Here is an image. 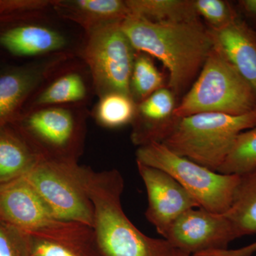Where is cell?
I'll return each instance as SVG.
<instances>
[{"label": "cell", "mask_w": 256, "mask_h": 256, "mask_svg": "<svg viewBox=\"0 0 256 256\" xmlns=\"http://www.w3.org/2000/svg\"><path fill=\"white\" fill-rule=\"evenodd\" d=\"M256 168V126L239 134L217 172L242 175Z\"/></svg>", "instance_id": "cb8c5ba5"}, {"label": "cell", "mask_w": 256, "mask_h": 256, "mask_svg": "<svg viewBox=\"0 0 256 256\" xmlns=\"http://www.w3.org/2000/svg\"><path fill=\"white\" fill-rule=\"evenodd\" d=\"M136 161L172 176L196 200L200 208L224 214L232 205L239 175L220 174L178 156L156 142L138 146Z\"/></svg>", "instance_id": "52a82bcc"}, {"label": "cell", "mask_w": 256, "mask_h": 256, "mask_svg": "<svg viewBox=\"0 0 256 256\" xmlns=\"http://www.w3.org/2000/svg\"><path fill=\"white\" fill-rule=\"evenodd\" d=\"M90 114L101 127L116 129L132 124L137 104L131 96L110 92L98 98Z\"/></svg>", "instance_id": "7402d4cb"}, {"label": "cell", "mask_w": 256, "mask_h": 256, "mask_svg": "<svg viewBox=\"0 0 256 256\" xmlns=\"http://www.w3.org/2000/svg\"><path fill=\"white\" fill-rule=\"evenodd\" d=\"M136 52L121 24L86 35L80 58L90 70L96 96L121 92L130 96V80Z\"/></svg>", "instance_id": "9c48e42d"}, {"label": "cell", "mask_w": 256, "mask_h": 256, "mask_svg": "<svg viewBox=\"0 0 256 256\" xmlns=\"http://www.w3.org/2000/svg\"><path fill=\"white\" fill-rule=\"evenodd\" d=\"M31 256H104L96 242L92 228L79 236L52 240L31 236Z\"/></svg>", "instance_id": "44dd1931"}, {"label": "cell", "mask_w": 256, "mask_h": 256, "mask_svg": "<svg viewBox=\"0 0 256 256\" xmlns=\"http://www.w3.org/2000/svg\"><path fill=\"white\" fill-rule=\"evenodd\" d=\"M256 126V110L242 116L202 112L180 118L162 144L217 172L239 134Z\"/></svg>", "instance_id": "277c9868"}, {"label": "cell", "mask_w": 256, "mask_h": 256, "mask_svg": "<svg viewBox=\"0 0 256 256\" xmlns=\"http://www.w3.org/2000/svg\"><path fill=\"white\" fill-rule=\"evenodd\" d=\"M146 186L148 207L146 216L164 238L173 223L183 214L200 208L196 200L172 176L162 170L137 162Z\"/></svg>", "instance_id": "4fadbf2b"}, {"label": "cell", "mask_w": 256, "mask_h": 256, "mask_svg": "<svg viewBox=\"0 0 256 256\" xmlns=\"http://www.w3.org/2000/svg\"><path fill=\"white\" fill-rule=\"evenodd\" d=\"M85 32L54 8L18 18H0V62L24 64L55 56L80 57Z\"/></svg>", "instance_id": "3957f363"}, {"label": "cell", "mask_w": 256, "mask_h": 256, "mask_svg": "<svg viewBox=\"0 0 256 256\" xmlns=\"http://www.w3.org/2000/svg\"><path fill=\"white\" fill-rule=\"evenodd\" d=\"M53 8L58 16L76 25L86 35L121 24L130 14L122 0H56Z\"/></svg>", "instance_id": "e0dca14e"}, {"label": "cell", "mask_w": 256, "mask_h": 256, "mask_svg": "<svg viewBox=\"0 0 256 256\" xmlns=\"http://www.w3.org/2000/svg\"><path fill=\"white\" fill-rule=\"evenodd\" d=\"M164 87V77L154 65L151 56L136 52L130 80V92L132 100L138 105Z\"/></svg>", "instance_id": "603a6c76"}, {"label": "cell", "mask_w": 256, "mask_h": 256, "mask_svg": "<svg viewBox=\"0 0 256 256\" xmlns=\"http://www.w3.org/2000/svg\"><path fill=\"white\" fill-rule=\"evenodd\" d=\"M256 110V92L222 55L212 48L174 117L202 112L242 116Z\"/></svg>", "instance_id": "8992f818"}, {"label": "cell", "mask_w": 256, "mask_h": 256, "mask_svg": "<svg viewBox=\"0 0 256 256\" xmlns=\"http://www.w3.org/2000/svg\"><path fill=\"white\" fill-rule=\"evenodd\" d=\"M213 48L256 92V33L240 18L218 30H208Z\"/></svg>", "instance_id": "9a60e30c"}, {"label": "cell", "mask_w": 256, "mask_h": 256, "mask_svg": "<svg viewBox=\"0 0 256 256\" xmlns=\"http://www.w3.org/2000/svg\"><path fill=\"white\" fill-rule=\"evenodd\" d=\"M94 95L92 77L86 64L80 57H74L50 74L22 114L50 106H87Z\"/></svg>", "instance_id": "5bb4252c"}, {"label": "cell", "mask_w": 256, "mask_h": 256, "mask_svg": "<svg viewBox=\"0 0 256 256\" xmlns=\"http://www.w3.org/2000/svg\"><path fill=\"white\" fill-rule=\"evenodd\" d=\"M0 220L40 238L50 236L67 222L55 218L22 178L0 185Z\"/></svg>", "instance_id": "7c38bea8"}, {"label": "cell", "mask_w": 256, "mask_h": 256, "mask_svg": "<svg viewBox=\"0 0 256 256\" xmlns=\"http://www.w3.org/2000/svg\"><path fill=\"white\" fill-rule=\"evenodd\" d=\"M238 5L248 18L256 22V0H242Z\"/></svg>", "instance_id": "83f0119b"}, {"label": "cell", "mask_w": 256, "mask_h": 256, "mask_svg": "<svg viewBox=\"0 0 256 256\" xmlns=\"http://www.w3.org/2000/svg\"><path fill=\"white\" fill-rule=\"evenodd\" d=\"M175 97L164 87L138 104L132 122L133 144L138 148L152 142L162 143L168 137L178 120L174 117Z\"/></svg>", "instance_id": "2e32d148"}, {"label": "cell", "mask_w": 256, "mask_h": 256, "mask_svg": "<svg viewBox=\"0 0 256 256\" xmlns=\"http://www.w3.org/2000/svg\"><path fill=\"white\" fill-rule=\"evenodd\" d=\"M224 214L232 222L238 238L256 234V168L239 175L233 202Z\"/></svg>", "instance_id": "d6986e66"}, {"label": "cell", "mask_w": 256, "mask_h": 256, "mask_svg": "<svg viewBox=\"0 0 256 256\" xmlns=\"http://www.w3.org/2000/svg\"><path fill=\"white\" fill-rule=\"evenodd\" d=\"M41 160L12 124L0 126V185L22 178Z\"/></svg>", "instance_id": "ac0fdd59"}, {"label": "cell", "mask_w": 256, "mask_h": 256, "mask_svg": "<svg viewBox=\"0 0 256 256\" xmlns=\"http://www.w3.org/2000/svg\"><path fill=\"white\" fill-rule=\"evenodd\" d=\"M90 116L86 106H50L24 112L10 124L42 160L78 162Z\"/></svg>", "instance_id": "5b68a950"}, {"label": "cell", "mask_w": 256, "mask_h": 256, "mask_svg": "<svg viewBox=\"0 0 256 256\" xmlns=\"http://www.w3.org/2000/svg\"><path fill=\"white\" fill-rule=\"evenodd\" d=\"M195 10L210 25V30H218L238 18L230 3L224 0H194Z\"/></svg>", "instance_id": "d4e9b609"}, {"label": "cell", "mask_w": 256, "mask_h": 256, "mask_svg": "<svg viewBox=\"0 0 256 256\" xmlns=\"http://www.w3.org/2000/svg\"><path fill=\"white\" fill-rule=\"evenodd\" d=\"M78 162L42 160L22 176L57 220L92 228L94 206L82 188Z\"/></svg>", "instance_id": "ba28073f"}, {"label": "cell", "mask_w": 256, "mask_h": 256, "mask_svg": "<svg viewBox=\"0 0 256 256\" xmlns=\"http://www.w3.org/2000/svg\"><path fill=\"white\" fill-rule=\"evenodd\" d=\"M163 238L184 254L202 256L228 249L238 237L225 214L194 208L175 220Z\"/></svg>", "instance_id": "30bf717a"}, {"label": "cell", "mask_w": 256, "mask_h": 256, "mask_svg": "<svg viewBox=\"0 0 256 256\" xmlns=\"http://www.w3.org/2000/svg\"><path fill=\"white\" fill-rule=\"evenodd\" d=\"M121 28L136 52L158 58L168 69V88L175 96L191 85L213 48L208 30L198 18L153 22L130 14Z\"/></svg>", "instance_id": "6da1fadb"}, {"label": "cell", "mask_w": 256, "mask_h": 256, "mask_svg": "<svg viewBox=\"0 0 256 256\" xmlns=\"http://www.w3.org/2000/svg\"><path fill=\"white\" fill-rule=\"evenodd\" d=\"M56 0H0V18H18L54 8Z\"/></svg>", "instance_id": "4316f807"}, {"label": "cell", "mask_w": 256, "mask_h": 256, "mask_svg": "<svg viewBox=\"0 0 256 256\" xmlns=\"http://www.w3.org/2000/svg\"><path fill=\"white\" fill-rule=\"evenodd\" d=\"M78 176L94 210L92 226L104 256H190L174 248L164 238L148 236L124 212V178L118 170L95 172L80 166Z\"/></svg>", "instance_id": "7a4b0ae2"}, {"label": "cell", "mask_w": 256, "mask_h": 256, "mask_svg": "<svg viewBox=\"0 0 256 256\" xmlns=\"http://www.w3.org/2000/svg\"><path fill=\"white\" fill-rule=\"evenodd\" d=\"M130 14L153 22H174L198 18L194 0H126Z\"/></svg>", "instance_id": "ffe728a7"}, {"label": "cell", "mask_w": 256, "mask_h": 256, "mask_svg": "<svg viewBox=\"0 0 256 256\" xmlns=\"http://www.w3.org/2000/svg\"><path fill=\"white\" fill-rule=\"evenodd\" d=\"M74 56H55L24 64L0 62V126L12 124L42 84Z\"/></svg>", "instance_id": "8fae6325"}, {"label": "cell", "mask_w": 256, "mask_h": 256, "mask_svg": "<svg viewBox=\"0 0 256 256\" xmlns=\"http://www.w3.org/2000/svg\"><path fill=\"white\" fill-rule=\"evenodd\" d=\"M0 256H31L30 236L0 220Z\"/></svg>", "instance_id": "484cf974"}]
</instances>
